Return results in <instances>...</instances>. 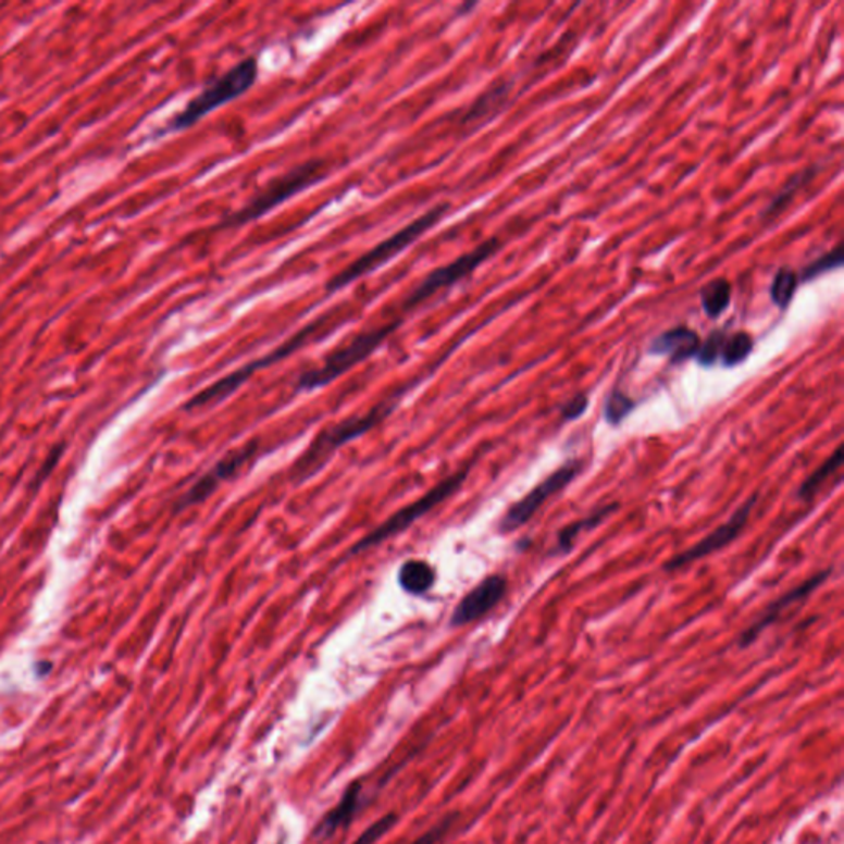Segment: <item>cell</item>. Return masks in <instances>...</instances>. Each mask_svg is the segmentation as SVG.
Here are the masks:
<instances>
[{"label": "cell", "mask_w": 844, "mask_h": 844, "mask_svg": "<svg viewBox=\"0 0 844 844\" xmlns=\"http://www.w3.org/2000/svg\"><path fill=\"white\" fill-rule=\"evenodd\" d=\"M402 392L389 396L385 401L378 402L372 409H368L363 414L350 415L344 421L325 427L321 433L313 437L302 456L296 460L293 466V481L303 482L313 477L316 472L324 469L325 463L334 457L338 449L351 440L358 439L363 434L370 433L373 427L378 426L398 408L401 401Z\"/></svg>", "instance_id": "6da1fadb"}, {"label": "cell", "mask_w": 844, "mask_h": 844, "mask_svg": "<svg viewBox=\"0 0 844 844\" xmlns=\"http://www.w3.org/2000/svg\"><path fill=\"white\" fill-rule=\"evenodd\" d=\"M449 211V203H439L436 207L427 210L426 213H422L418 219L412 220L405 228L398 229L393 233L389 238L383 239L378 245L373 246L370 251L361 255L360 258L355 259L351 264H348L340 273L335 274L327 284H325V290L328 296L331 294L338 293V290L345 289L350 284L357 283L361 277L367 274L373 273V271L380 270L385 266L386 262L395 259L396 256L401 255L409 246L414 245L421 236L426 235L430 229H433Z\"/></svg>", "instance_id": "7a4b0ae2"}, {"label": "cell", "mask_w": 844, "mask_h": 844, "mask_svg": "<svg viewBox=\"0 0 844 844\" xmlns=\"http://www.w3.org/2000/svg\"><path fill=\"white\" fill-rule=\"evenodd\" d=\"M325 175H327V161H324V159H310V161H306L303 164L297 165V167L290 169L286 174L271 181L266 188H262L245 207L228 213L225 219L220 220L215 225V229L223 232V229L241 228V226H246L248 223L255 222V220L262 219L271 210L284 203V201L296 197L300 191L307 190L316 182H321Z\"/></svg>", "instance_id": "3957f363"}, {"label": "cell", "mask_w": 844, "mask_h": 844, "mask_svg": "<svg viewBox=\"0 0 844 844\" xmlns=\"http://www.w3.org/2000/svg\"><path fill=\"white\" fill-rule=\"evenodd\" d=\"M258 60L255 57L243 59L232 70L208 83L194 99L187 102L181 113L175 114L169 121L162 134L182 133V131L190 129L208 114L246 95L258 82Z\"/></svg>", "instance_id": "277c9868"}, {"label": "cell", "mask_w": 844, "mask_h": 844, "mask_svg": "<svg viewBox=\"0 0 844 844\" xmlns=\"http://www.w3.org/2000/svg\"><path fill=\"white\" fill-rule=\"evenodd\" d=\"M402 322L405 321L399 316L396 321L388 322L382 327L355 335L347 344L331 351L322 364L303 372L297 380V392H315V389L331 385L332 382L350 372L351 368L372 357L401 327Z\"/></svg>", "instance_id": "5b68a950"}, {"label": "cell", "mask_w": 844, "mask_h": 844, "mask_svg": "<svg viewBox=\"0 0 844 844\" xmlns=\"http://www.w3.org/2000/svg\"><path fill=\"white\" fill-rule=\"evenodd\" d=\"M470 469L459 470V472L450 473L449 477L443 479L439 484L434 485L430 492L422 495L418 500L412 504L406 505L401 510L393 513L392 517L386 518L382 524L368 533L364 538H361L353 548L350 549V556L361 555V553L368 551V549L376 548L382 543L388 542V539L396 538L401 535L402 532L409 530L415 521L421 520L422 517H426L427 513L434 510L437 505L446 501L447 498L452 497L463 482H466L467 475H469Z\"/></svg>", "instance_id": "8992f818"}, {"label": "cell", "mask_w": 844, "mask_h": 844, "mask_svg": "<svg viewBox=\"0 0 844 844\" xmlns=\"http://www.w3.org/2000/svg\"><path fill=\"white\" fill-rule=\"evenodd\" d=\"M315 332V324L307 325L306 328L299 332V334L290 337L289 340L284 342L281 347L271 353L264 355V357L258 358V360L251 361V363L245 364V367L238 368L229 375L223 376L219 382L211 383L207 388L198 392L194 398L188 399L187 405L184 406L187 411H197V409L210 408V406L220 405L225 401L229 396L235 395L256 372H261L264 368L271 367V364L277 363V361L284 360V358L290 357L296 353L299 348L309 340L310 335Z\"/></svg>", "instance_id": "52a82bcc"}, {"label": "cell", "mask_w": 844, "mask_h": 844, "mask_svg": "<svg viewBox=\"0 0 844 844\" xmlns=\"http://www.w3.org/2000/svg\"><path fill=\"white\" fill-rule=\"evenodd\" d=\"M500 239H487L472 251L454 259L450 264L436 268L406 297L405 302H402V312L418 309L421 303L426 302L440 290L449 289V287L456 286L457 283L469 277L470 274L475 273L488 258H492L500 249Z\"/></svg>", "instance_id": "ba28073f"}, {"label": "cell", "mask_w": 844, "mask_h": 844, "mask_svg": "<svg viewBox=\"0 0 844 844\" xmlns=\"http://www.w3.org/2000/svg\"><path fill=\"white\" fill-rule=\"evenodd\" d=\"M259 440L252 439L236 449L229 450L219 462L213 463L208 472L195 481V484L182 495L175 504V511H184L195 505L203 504L219 491L220 485L232 481L258 456Z\"/></svg>", "instance_id": "9c48e42d"}, {"label": "cell", "mask_w": 844, "mask_h": 844, "mask_svg": "<svg viewBox=\"0 0 844 844\" xmlns=\"http://www.w3.org/2000/svg\"><path fill=\"white\" fill-rule=\"evenodd\" d=\"M581 467H583V463L579 462V460H571V462L559 467V469L556 470L555 473H551L549 477H546L542 484L536 485L532 492H528L521 500H518L517 504H513L508 508L507 513L501 517L500 524H498V532H500L501 535H508V533L517 532L521 526H524L528 521L532 520V518L538 513L539 508H542L553 495H556L558 492H561L562 488L568 487V485L578 477L579 472H581Z\"/></svg>", "instance_id": "30bf717a"}, {"label": "cell", "mask_w": 844, "mask_h": 844, "mask_svg": "<svg viewBox=\"0 0 844 844\" xmlns=\"http://www.w3.org/2000/svg\"><path fill=\"white\" fill-rule=\"evenodd\" d=\"M756 504L757 495H753L743 507H738L737 510L732 513V517L729 518L724 524L716 528L715 532L709 533L708 536H705L702 542L696 543L692 548L680 553V555L673 556L670 561H667V564L663 566L665 571H677V569L693 564V562L699 561V559L706 558V556L712 555V553L719 551V549L731 545V543L743 533Z\"/></svg>", "instance_id": "8fae6325"}, {"label": "cell", "mask_w": 844, "mask_h": 844, "mask_svg": "<svg viewBox=\"0 0 844 844\" xmlns=\"http://www.w3.org/2000/svg\"><path fill=\"white\" fill-rule=\"evenodd\" d=\"M507 587L508 583L505 575H488L487 579H484L481 584L473 587L457 604L452 617H450V626L459 629V626L469 625V623L487 616L491 610H494L501 603L505 594H507Z\"/></svg>", "instance_id": "7c38bea8"}, {"label": "cell", "mask_w": 844, "mask_h": 844, "mask_svg": "<svg viewBox=\"0 0 844 844\" xmlns=\"http://www.w3.org/2000/svg\"><path fill=\"white\" fill-rule=\"evenodd\" d=\"M830 572L831 569H824V571H820L818 574L811 575V578L807 579V581L802 583L800 586L789 591V593L783 594L780 599H777L775 603L770 604V606L767 607L766 612H764V616L760 617L756 623H753L749 629L744 630L743 635L738 637V647L746 648L749 647V645H753L754 642L757 641V637H759L760 633H762L767 626L772 625V623L779 619L780 613H782L783 610L789 609L792 604L800 603V600L807 599L811 593H815V591H817L818 587H820L821 584H823L824 581L830 578Z\"/></svg>", "instance_id": "4fadbf2b"}, {"label": "cell", "mask_w": 844, "mask_h": 844, "mask_svg": "<svg viewBox=\"0 0 844 844\" xmlns=\"http://www.w3.org/2000/svg\"><path fill=\"white\" fill-rule=\"evenodd\" d=\"M699 345H702V340L695 331L688 327H677L654 338L648 347V353L660 355V357L667 355L673 363H681V361L696 357Z\"/></svg>", "instance_id": "5bb4252c"}, {"label": "cell", "mask_w": 844, "mask_h": 844, "mask_svg": "<svg viewBox=\"0 0 844 844\" xmlns=\"http://www.w3.org/2000/svg\"><path fill=\"white\" fill-rule=\"evenodd\" d=\"M436 569L422 559H408L398 571V583L411 596H424L436 584Z\"/></svg>", "instance_id": "9a60e30c"}, {"label": "cell", "mask_w": 844, "mask_h": 844, "mask_svg": "<svg viewBox=\"0 0 844 844\" xmlns=\"http://www.w3.org/2000/svg\"><path fill=\"white\" fill-rule=\"evenodd\" d=\"M361 783L353 782L348 786L344 797H342L340 804L322 820V823L316 828L315 834L321 837H328L340 830V828L347 827L353 818L355 811H357L358 804H360Z\"/></svg>", "instance_id": "2e32d148"}, {"label": "cell", "mask_w": 844, "mask_h": 844, "mask_svg": "<svg viewBox=\"0 0 844 844\" xmlns=\"http://www.w3.org/2000/svg\"><path fill=\"white\" fill-rule=\"evenodd\" d=\"M617 508H619V505L617 504L606 505V507L594 511V513L589 514V517L583 518V520L575 521V523H571L568 524V526L562 528L561 532L558 533L559 551H571L572 545H574L575 539H578V536L581 535V533L589 532V530H594V528L599 526V524L603 523L606 518H609L613 511H617Z\"/></svg>", "instance_id": "e0dca14e"}, {"label": "cell", "mask_w": 844, "mask_h": 844, "mask_svg": "<svg viewBox=\"0 0 844 844\" xmlns=\"http://www.w3.org/2000/svg\"><path fill=\"white\" fill-rule=\"evenodd\" d=\"M731 299V283H729L728 280H724V277H718V280L711 281V283L706 284L702 289L703 309H705V312L708 313V316H711V319H718V316L728 309Z\"/></svg>", "instance_id": "ac0fdd59"}, {"label": "cell", "mask_w": 844, "mask_h": 844, "mask_svg": "<svg viewBox=\"0 0 844 844\" xmlns=\"http://www.w3.org/2000/svg\"><path fill=\"white\" fill-rule=\"evenodd\" d=\"M843 447L837 446L833 456L828 457V459L811 473L810 477L802 484V487L798 488V498H802V500H810V498H814L815 495H817L818 488L827 482V479L830 477L831 473L836 472V470L840 469L841 463H843Z\"/></svg>", "instance_id": "d6986e66"}, {"label": "cell", "mask_w": 844, "mask_h": 844, "mask_svg": "<svg viewBox=\"0 0 844 844\" xmlns=\"http://www.w3.org/2000/svg\"><path fill=\"white\" fill-rule=\"evenodd\" d=\"M797 287V273L789 268H782L773 277L772 286H770V297H772L773 303L780 309H786L794 299Z\"/></svg>", "instance_id": "ffe728a7"}, {"label": "cell", "mask_w": 844, "mask_h": 844, "mask_svg": "<svg viewBox=\"0 0 844 844\" xmlns=\"http://www.w3.org/2000/svg\"><path fill=\"white\" fill-rule=\"evenodd\" d=\"M753 348V337H750L749 334H746V332H737V334L725 338L724 348H722L721 353L722 363L728 368L737 367V364L747 360Z\"/></svg>", "instance_id": "44dd1931"}, {"label": "cell", "mask_w": 844, "mask_h": 844, "mask_svg": "<svg viewBox=\"0 0 844 844\" xmlns=\"http://www.w3.org/2000/svg\"><path fill=\"white\" fill-rule=\"evenodd\" d=\"M635 402L632 398L620 392V389H613L606 399V406H604V415L610 426H619L625 421L626 415L633 411Z\"/></svg>", "instance_id": "7402d4cb"}, {"label": "cell", "mask_w": 844, "mask_h": 844, "mask_svg": "<svg viewBox=\"0 0 844 844\" xmlns=\"http://www.w3.org/2000/svg\"><path fill=\"white\" fill-rule=\"evenodd\" d=\"M844 258H843V248L841 246H837L836 249H833V251L827 252V255L821 256V258L815 259L814 262H810L807 268H805L804 271H802V281H811L817 280L818 276H821V274L830 273V271L837 270V268H841V264H843Z\"/></svg>", "instance_id": "603a6c76"}, {"label": "cell", "mask_w": 844, "mask_h": 844, "mask_svg": "<svg viewBox=\"0 0 844 844\" xmlns=\"http://www.w3.org/2000/svg\"><path fill=\"white\" fill-rule=\"evenodd\" d=\"M815 169H808V171L800 172V174L795 175L794 178H792V182H790L789 185H786L785 188H783L782 194L777 195L775 198H773L772 203H770V207L767 208L766 211H764V215L770 216V215H777L779 213V210H782L783 207H785L786 203H789L790 198L794 197L795 191L798 190V188L802 187V185L807 184L808 181H810L811 177L815 175Z\"/></svg>", "instance_id": "cb8c5ba5"}, {"label": "cell", "mask_w": 844, "mask_h": 844, "mask_svg": "<svg viewBox=\"0 0 844 844\" xmlns=\"http://www.w3.org/2000/svg\"><path fill=\"white\" fill-rule=\"evenodd\" d=\"M725 338H728L725 337V332L716 331L712 332L705 342H702L698 353H696L699 364H703V367H711V364H715L716 361H718V358L721 357Z\"/></svg>", "instance_id": "d4e9b609"}, {"label": "cell", "mask_w": 844, "mask_h": 844, "mask_svg": "<svg viewBox=\"0 0 844 844\" xmlns=\"http://www.w3.org/2000/svg\"><path fill=\"white\" fill-rule=\"evenodd\" d=\"M396 823V815H386V817H383L382 820L376 821V823H373L372 827L368 828L367 831H364L363 834H361L360 837H358L357 841H355L353 844H373L376 843V841L380 840V837L383 836V834L388 833L389 830H392L393 827H395Z\"/></svg>", "instance_id": "484cf974"}, {"label": "cell", "mask_w": 844, "mask_h": 844, "mask_svg": "<svg viewBox=\"0 0 844 844\" xmlns=\"http://www.w3.org/2000/svg\"><path fill=\"white\" fill-rule=\"evenodd\" d=\"M587 408H589V398H587L586 395H583V393H579V395H575L574 398L569 399V401L562 406L561 415L562 418L568 419V421H575V419L581 418V415L587 411Z\"/></svg>", "instance_id": "4316f807"}, {"label": "cell", "mask_w": 844, "mask_h": 844, "mask_svg": "<svg viewBox=\"0 0 844 844\" xmlns=\"http://www.w3.org/2000/svg\"><path fill=\"white\" fill-rule=\"evenodd\" d=\"M63 449H65V446L63 444H60L59 447H57L53 452L48 456V459L45 460L44 467H41L40 472H38L37 477H35V485L41 484V481H45V479L50 475L51 470L55 469L57 463H59L60 457H62Z\"/></svg>", "instance_id": "83f0119b"}, {"label": "cell", "mask_w": 844, "mask_h": 844, "mask_svg": "<svg viewBox=\"0 0 844 844\" xmlns=\"http://www.w3.org/2000/svg\"><path fill=\"white\" fill-rule=\"evenodd\" d=\"M447 827H449V823H440L439 827L433 828L424 836L419 837L414 844H436L439 837L446 833Z\"/></svg>", "instance_id": "f1b7e54d"}]
</instances>
